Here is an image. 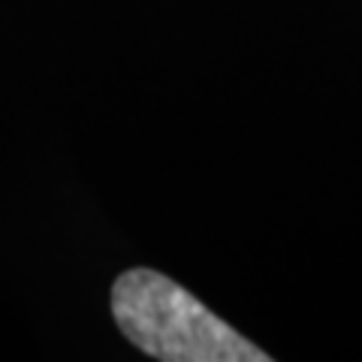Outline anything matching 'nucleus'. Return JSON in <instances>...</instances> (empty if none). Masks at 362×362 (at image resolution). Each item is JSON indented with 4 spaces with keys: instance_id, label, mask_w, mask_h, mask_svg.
<instances>
[{
    "instance_id": "1",
    "label": "nucleus",
    "mask_w": 362,
    "mask_h": 362,
    "mask_svg": "<svg viewBox=\"0 0 362 362\" xmlns=\"http://www.w3.org/2000/svg\"><path fill=\"white\" fill-rule=\"evenodd\" d=\"M112 314L121 332L163 362H269L197 296L154 269H130L112 287Z\"/></svg>"
}]
</instances>
